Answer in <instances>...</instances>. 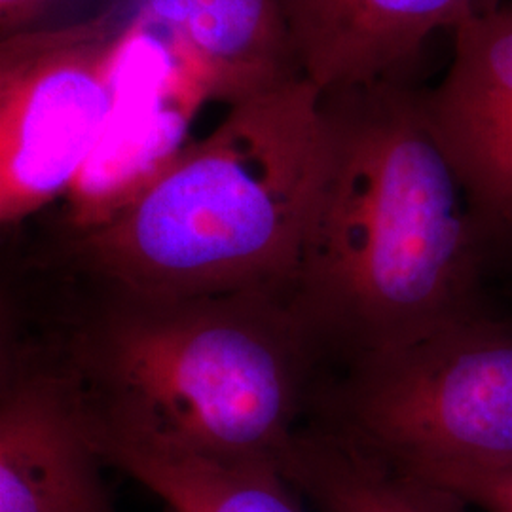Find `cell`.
Wrapping results in <instances>:
<instances>
[{"label":"cell","mask_w":512,"mask_h":512,"mask_svg":"<svg viewBox=\"0 0 512 512\" xmlns=\"http://www.w3.org/2000/svg\"><path fill=\"white\" fill-rule=\"evenodd\" d=\"M323 95L327 164L287 294L329 374L511 304L512 239L469 202L418 90L380 80Z\"/></svg>","instance_id":"6da1fadb"},{"label":"cell","mask_w":512,"mask_h":512,"mask_svg":"<svg viewBox=\"0 0 512 512\" xmlns=\"http://www.w3.org/2000/svg\"><path fill=\"white\" fill-rule=\"evenodd\" d=\"M327 150L325 95L296 76L232 105L131 202L80 230V251L135 298L287 293Z\"/></svg>","instance_id":"7a4b0ae2"},{"label":"cell","mask_w":512,"mask_h":512,"mask_svg":"<svg viewBox=\"0 0 512 512\" xmlns=\"http://www.w3.org/2000/svg\"><path fill=\"white\" fill-rule=\"evenodd\" d=\"M59 0H0V33L27 29Z\"/></svg>","instance_id":"5bb4252c"},{"label":"cell","mask_w":512,"mask_h":512,"mask_svg":"<svg viewBox=\"0 0 512 512\" xmlns=\"http://www.w3.org/2000/svg\"><path fill=\"white\" fill-rule=\"evenodd\" d=\"M124 10L112 6L92 19L44 29H19L0 33V99L55 55L112 37L128 29Z\"/></svg>","instance_id":"7c38bea8"},{"label":"cell","mask_w":512,"mask_h":512,"mask_svg":"<svg viewBox=\"0 0 512 512\" xmlns=\"http://www.w3.org/2000/svg\"><path fill=\"white\" fill-rule=\"evenodd\" d=\"M93 452L120 469L171 512H308L277 461L220 458L169 444L82 408Z\"/></svg>","instance_id":"30bf717a"},{"label":"cell","mask_w":512,"mask_h":512,"mask_svg":"<svg viewBox=\"0 0 512 512\" xmlns=\"http://www.w3.org/2000/svg\"><path fill=\"white\" fill-rule=\"evenodd\" d=\"M205 99L228 107L302 76L279 0H131Z\"/></svg>","instance_id":"52a82bcc"},{"label":"cell","mask_w":512,"mask_h":512,"mask_svg":"<svg viewBox=\"0 0 512 512\" xmlns=\"http://www.w3.org/2000/svg\"><path fill=\"white\" fill-rule=\"evenodd\" d=\"M412 473L459 495L476 511L512 512V463L499 467H442Z\"/></svg>","instance_id":"4fadbf2b"},{"label":"cell","mask_w":512,"mask_h":512,"mask_svg":"<svg viewBox=\"0 0 512 512\" xmlns=\"http://www.w3.org/2000/svg\"><path fill=\"white\" fill-rule=\"evenodd\" d=\"M279 467L310 512H480L321 421L298 431Z\"/></svg>","instance_id":"8fae6325"},{"label":"cell","mask_w":512,"mask_h":512,"mask_svg":"<svg viewBox=\"0 0 512 512\" xmlns=\"http://www.w3.org/2000/svg\"><path fill=\"white\" fill-rule=\"evenodd\" d=\"M503 0H279L302 76L321 92L397 80L437 31Z\"/></svg>","instance_id":"ba28073f"},{"label":"cell","mask_w":512,"mask_h":512,"mask_svg":"<svg viewBox=\"0 0 512 512\" xmlns=\"http://www.w3.org/2000/svg\"><path fill=\"white\" fill-rule=\"evenodd\" d=\"M313 420L410 471L512 463V304L330 372Z\"/></svg>","instance_id":"277c9868"},{"label":"cell","mask_w":512,"mask_h":512,"mask_svg":"<svg viewBox=\"0 0 512 512\" xmlns=\"http://www.w3.org/2000/svg\"><path fill=\"white\" fill-rule=\"evenodd\" d=\"M444 78L418 92L421 118L480 219L512 239V2L463 21Z\"/></svg>","instance_id":"8992f818"},{"label":"cell","mask_w":512,"mask_h":512,"mask_svg":"<svg viewBox=\"0 0 512 512\" xmlns=\"http://www.w3.org/2000/svg\"><path fill=\"white\" fill-rule=\"evenodd\" d=\"M133 27L42 63L0 99V222L67 192L118 107L116 71Z\"/></svg>","instance_id":"5b68a950"},{"label":"cell","mask_w":512,"mask_h":512,"mask_svg":"<svg viewBox=\"0 0 512 512\" xmlns=\"http://www.w3.org/2000/svg\"><path fill=\"white\" fill-rule=\"evenodd\" d=\"M101 414L186 450L281 461L310 423L327 365L285 291L122 294L97 342Z\"/></svg>","instance_id":"3957f363"},{"label":"cell","mask_w":512,"mask_h":512,"mask_svg":"<svg viewBox=\"0 0 512 512\" xmlns=\"http://www.w3.org/2000/svg\"><path fill=\"white\" fill-rule=\"evenodd\" d=\"M78 399L55 385L0 397V512H114Z\"/></svg>","instance_id":"9c48e42d"}]
</instances>
